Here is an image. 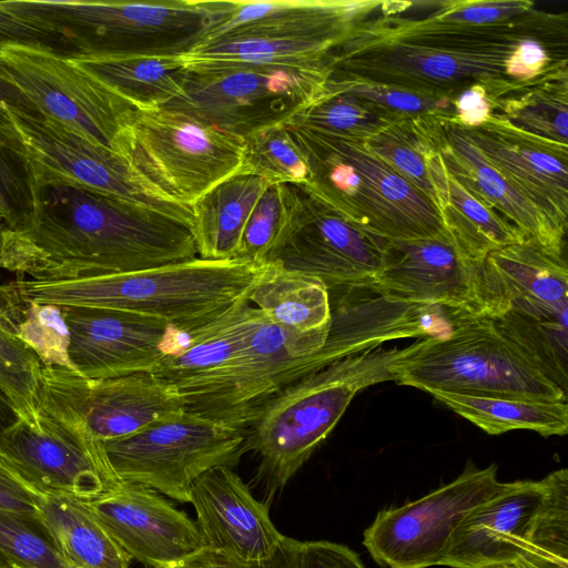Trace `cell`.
<instances>
[{
    "label": "cell",
    "mask_w": 568,
    "mask_h": 568,
    "mask_svg": "<svg viewBox=\"0 0 568 568\" xmlns=\"http://www.w3.org/2000/svg\"><path fill=\"white\" fill-rule=\"evenodd\" d=\"M239 172L257 175L271 184H305L310 179L306 158L286 123L244 138L243 162Z\"/></svg>",
    "instance_id": "38"
},
{
    "label": "cell",
    "mask_w": 568,
    "mask_h": 568,
    "mask_svg": "<svg viewBox=\"0 0 568 568\" xmlns=\"http://www.w3.org/2000/svg\"><path fill=\"white\" fill-rule=\"evenodd\" d=\"M291 202V184H270L264 190L244 226L235 258L254 266L264 264L286 223Z\"/></svg>",
    "instance_id": "42"
},
{
    "label": "cell",
    "mask_w": 568,
    "mask_h": 568,
    "mask_svg": "<svg viewBox=\"0 0 568 568\" xmlns=\"http://www.w3.org/2000/svg\"><path fill=\"white\" fill-rule=\"evenodd\" d=\"M497 473L495 464L478 468L468 462L453 481L415 501L379 511L365 529L363 545L388 568L440 566L464 518L504 487Z\"/></svg>",
    "instance_id": "17"
},
{
    "label": "cell",
    "mask_w": 568,
    "mask_h": 568,
    "mask_svg": "<svg viewBox=\"0 0 568 568\" xmlns=\"http://www.w3.org/2000/svg\"><path fill=\"white\" fill-rule=\"evenodd\" d=\"M0 83L17 103L114 152L126 114L136 109L70 58L38 48H0Z\"/></svg>",
    "instance_id": "15"
},
{
    "label": "cell",
    "mask_w": 568,
    "mask_h": 568,
    "mask_svg": "<svg viewBox=\"0 0 568 568\" xmlns=\"http://www.w3.org/2000/svg\"><path fill=\"white\" fill-rule=\"evenodd\" d=\"M535 8L530 0H449L439 1L430 16L454 22L489 24L517 18Z\"/></svg>",
    "instance_id": "44"
},
{
    "label": "cell",
    "mask_w": 568,
    "mask_h": 568,
    "mask_svg": "<svg viewBox=\"0 0 568 568\" xmlns=\"http://www.w3.org/2000/svg\"><path fill=\"white\" fill-rule=\"evenodd\" d=\"M184 62V94L165 108L243 139L287 123L318 94L332 73L329 60L316 64Z\"/></svg>",
    "instance_id": "11"
},
{
    "label": "cell",
    "mask_w": 568,
    "mask_h": 568,
    "mask_svg": "<svg viewBox=\"0 0 568 568\" xmlns=\"http://www.w3.org/2000/svg\"><path fill=\"white\" fill-rule=\"evenodd\" d=\"M0 320L37 354L43 366L73 371L68 356L69 331L62 306L34 302L0 303Z\"/></svg>",
    "instance_id": "36"
},
{
    "label": "cell",
    "mask_w": 568,
    "mask_h": 568,
    "mask_svg": "<svg viewBox=\"0 0 568 568\" xmlns=\"http://www.w3.org/2000/svg\"><path fill=\"white\" fill-rule=\"evenodd\" d=\"M460 128L491 165L567 231L568 145L523 131L494 115L478 126Z\"/></svg>",
    "instance_id": "24"
},
{
    "label": "cell",
    "mask_w": 568,
    "mask_h": 568,
    "mask_svg": "<svg viewBox=\"0 0 568 568\" xmlns=\"http://www.w3.org/2000/svg\"><path fill=\"white\" fill-rule=\"evenodd\" d=\"M39 515L73 568H129L130 558L87 501L62 495H42Z\"/></svg>",
    "instance_id": "30"
},
{
    "label": "cell",
    "mask_w": 568,
    "mask_h": 568,
    "mask_svg": "<svg viewBox=\"0 0 568 568\" xmlns=\"http://www.w3.org/2000/svg\"><path fill=\"white\" fill-rule=\"evenodd\" d=\"M121 481L190 503L192 483L216 466L234 467L247 448V429L182 410L120 439L102 443Z\"/></svg>",
    "instance_id": "14"
},
{
    "label": "cell",
    "mask_w": 568,
    "mask_h": 568,
    "mask_svg": "<svg viewBox=\"0 0 568 568\" xmlns=\"http://www.w3.org/2000/svg\"><path fill=\"white\" fill-rule=\"evenodd\" d=\"M16 156H17V155H16L13 152L9 151V150L6 148V145H4V143H3V140H2V138H1V135H0V158H1V159H8V158H16Z\"/></svg>",
    "instance_id": "53"
},
{
    "label": "cell",
    "mask_w": 568,
    "mask_h": 568,
    "mask_svg": "<svg viewBox=\"0 0 568 568\" xmlns=\"http://www.w3.org/2000/svg\"><path fill=\"white\" fill-rule=\"evenodd\" d=\"M21 419L9 397L0 389V435Z\"/></svg>",
    "instance_id": "50"
},
{
    "label": "cell",
    "mask_w": 568,
    "mask_h": 568,
    "mask_svg": "<svg viewBox=\"0 0 568 568\" xmlns=\"http://www.w3.org/2000/svg\"><path fill=\"white\" fill-rule=\"evenodd\" d=\"M42 366L37 354L0 320V389L29 423L38 418Z\"/></svg>",
    "instance_id": "41"
},
{
    "label": "cell",
    "mask_w": 568,
    "mask_h": 568,
    "mask_svg": "<svg viewBox=\"0 0 568 568\" xmlns=\"http://www.w3.org/2000/svg\"><path fill=\"white\" fill-rule=\"evenodd\" d=\"M430 173L444 226L465 256L484 262L497 250L527 241L513 223L447 170L439 146L430 159Z\"/></svg>",
    "instance_id": "27"
},
{
    "label": "cell",
    "mask_w": 568,
    "mask_h": 568,
    "mask_svg": "<svg viewBox=\"0 0 568 568\" xmlns=\"http://www.w3.org/2000/svg\"><path fill=\"white\" fill-rule=\"evenodd\" d=\"M0 459L41 495L90 501L122 483L102 443L82 442L40 414L33 423L21 418L0 435Z\"/></svg>",
    "instance_id": "19"
},
{
    "label": "cell",
    "mask_w": 568,
    "mask_h": 568,
    "mask_svg": "<svg viewBox=\"0 0 568 568\" xmlns=\"http://www.w3.org/2000/svg\"><path fill=\"white\" fill-rule=\"evenodd\" d=\"M415 348L376 347L336 361L292 383L247 429L258 476L272 496L282 489L336 426L361 390L395 382L397 363Z\"/></svg>",
    "instance_id": "6"
},
{
    "label": "cell",
    "mask_w": 568,
    "mask_h": 568,
    "mask_svg": "<svg viewBox=\"0 0 568 568\" xmlns=\"http://www.w3.org/2000/svg\"><path fill=\"white\" fill-rule=\"evenodd\" d=\"M323 87L329 91L355 97L374 106L393 121L424 114L454 118V98L448 95L367 81L335 71H332Z\"/></svg>",
    "instance_id": "37"
},
{
    "label": "cell",
    "mask_w": 568,
    "mask_h": 568,
    "mask_svg": "<svg viewBox=\"0 0 568 568\" xmlns=\"http://www.w3.org/2000/svg\"><path fill=\"white\" fill-rule=\"evenodd\" d=\"M260 266L237 258L197 256L136 272L79 280H14L0 285V303L121 310L164 320L187 334L248 302Z\"/></svg>",
    "instance_id": "4"
},
{
    "label": "cell",
    "mask_w": 568,
    "mask_h": 568,
    "mask_svg": "<svg viewBox=\"0 0 568 568\" xmlns=\"http://www.w3.org/2000/svg\"><path fill=\"white\" fill-rule=\"evenodd\" d=\"M448 316L447 333L418 338L397 363L396 384L427 393L567 403L566 387L532 344L501 317L453 308Z\"/></svg>",
    "instance_id": "5"
},
{
    "label": "cell",
    "mask_w": 568,
    "mask_h": 568,
    "mask_svg": "<svg viewBox=\"0 0 568 568\" xmlns=\"http://www.w3.org/2000/svg\"><path fill=\"white\" fill-rule=\"evenodd\" d=\"M248 302L270 321L300 333L329 331L328 288L317 277L267 262L260 266Z\"/></svg>",
    "instance_id": "29"
},
{
    "label": "cell",
    "mask_w": 568,
    "mask_h": 568,
    "mask_svg": "<svg viewBox=\"0 0 568 568\" xmlns=\"http://www.w3.org/2000/svg\"><path fill=\"white\" fill-rule=\"evenodd\" d=\"M286 124L308 165L301 185L356 226L386 241L449 235L436 205L364 140Z\"/></svg>",
    "instance_id": "7"
},
{
    "label": "cell",
    "mask_w": 568,
    "mask_h": 568,
    "mask_svg": "<svg viewBox=\"0 0 568 568\" xmlns=\"http://www.w3.org/2000/svg\"><path fill=\"white\" fill-rule=\"evenodd\" d=\"M0 135L6 148L22 161L37 190L80 187L153 207L193 227L192 209L149 189L122 155L27 105L0 102Z\"/></svg>",
    "instance_id": "12"
},
{
    "label": "cell",
    "mask_w": 568,
    "mask_h": 568,
    "mask_svg": "<svg viewBox=\"0 0 568 568\" xmlns=\"http://www.w3.org/2000/svg\"><path fill=\"white\" fill-rule=\"evenodd\" d=\"M435 399L490 435L527 429L544 437L568 432L567 403L432 390Z\"/></svg>",
    "instance_id": "32"
},
{
    "label": "cell",
    "mask_w": 568,
    "mask_h": 568,
    "mask_svg": "<svg viewBox=\"0 0 568 568\" xmlns=\"http://www.w3.org/2000/svg\"><path fill=\"white\" fill-rule=\"evenodd\" d=\"M334 49L331 44L315 41L220 38L201 42L181 57L186 62L316 64L327 62Z\"/></svg>",
    "instance_id": "35"
},
{
    "label": "cell",
    "mask_w": 568,
    "mask_h": 568,
    "mask_svg": "<svg viewBox=\"0 0 568 568\" xmlns=\"http://www.w3.org/2000/svg\"><path fill=\"white\" fill-rule=\"evenodd\" d=\"M182 410L178 387L152 372L94 379L63 367L41 369L38 414L89 444L131 436Z\"/></svg>",
    "instance_id": "13"
},
{
    "label": "cell",
    "mask_w": 568,
    "mask_h": 568,
    "mask_svg": "<svg viewBox=\"0 0 568 568\" xmlns=\"http://www.w3.org/2000/svg\"><path fill=\"white\" fill-rule=\"evenodd\" d=\"M192 226L74 186L38 189L32 223L3 233L0 267L34 281L130 273L197 257Z\"/></svg>",
    "instance_id": "2"
},
{
    "label": "cell",
    "mask_w": 568,
    "mask_h": 568,
    "mask_svg": "<svg viewBox=\"0 0 568 568\" xmlns=\"http://www.w3.org/2000/svg\"><path fill=\"white\" fill-rule=\"evenodd\" d=\"M0 559L11 568H73L39 514L1 509Z\"/></svg>",
    "instance_id": "40"
},
{
    "label": "cell",
    "mask_w": 568,
    "mask_h": 568,
    "mask_svg": "<svg viewBox=\"0 0 568 568\" xmlns=\"http://www.w3.org/2000/svg\"><path fill=\"white\" fill-rule=\"evenodd\" d=\"M443 116L447 115L424 114L402 119L364 140L376 155L426 195L437 209L430 159L438 146Z\"/></svg>",
    "instance_id": "34"
},
{
    "label": "cell",
    "mask_w": 568,
    "mask_h": 568,
    "mask_svg": "<svg viewBox=\"0 0 568 568\" xmlns=\"http://www.w3.org/2000/svg\"><path fill=\"white\" fill-rule=\"evenodd\" d=\"M204 552L168 568H213L207 561Z\"/></svg>",
    "instance_id": "51"
},
{
    "label": "cell",
    "mask_w": 568,
    "mask_h": 568,
    "mask_svg": "<svg viewBox=\"0 0 568 568\" xmlns=\"http://www.w3.org/2000/svg\"><path fill=\"white\" fill-rule=\"evenodd\" d=\"M38 190L22 161L16 158H0V213L8 230L28 227L34 217Z\"/></svg>",
    "instance_id": "43"
},
{
    "label": "cell",
    "mask_w": 568,
    "mask_h": 568,
    "mask_svg": "<svg viewBox=\"0 0 568 568\" xmlns=\"http://www.w3.org/2000/svg\"><path fill=\"white\" fill-rule=\"evenodd\" d=\"M298 568H365L358 555L345 545L327 540L298 541Z\"/></svg>",
    "instance_id": "46"
},
{
    "label": "cell",
    "mask_w": 568,
    "mask_h": 568,
    "mask_svg": "<svg viewBox=\"0 0 568 568\" xmlns=\"http://www.w3.org/2000/svg\"><path fill=\"white\" fill-rule=\"evenodd\" d=\"M212 21L202 42L265 38L342 45L365 21L386 10L384 0L207 1Z\"/></svg>",
    "instance_id": "21"
},
{
    "label": "cell",
    "mask_w": 568,
    "mask_h": 568,
    "mask_svg": "<svg viewBox=\"0 0 568 568\" xmlns=\"http://www.w3.org/2000/svg\"><path fill=\"white\" fill-rule=\"evenodd\" d=\"M87 504L130 560L146 567L168 568L207 550L194 520L140 484L122 481Z\"/></svg>",
    "instance_id": "22"
},
{
    "label": "cell",
    "mask_w": 568,
    "mask_h": 568,
    "mask_svg": "<svg viewBox=\"0 0 568 568\" xmlns=\"http://www.w3.org/2000/svg\"><path fill=\"white\" fill-rule=\"evenodd\" d=\"M8 229L7 222L3 215L0 213V257L2 253V244H3V233Z\"/></svg>",
    "instance_id": "54"
},
{
    "label": "cell",
    "mask_w": 568,
    "mask_h": 568,
    "mask_svg": "<svg viewBox=\"0 0 568 568\" xmlns=\"http://www.w3.org/2000/svg\"><path fill=\"white\" fill-rule=\"evenodd\" d=\"M392 122L395 121L366 102L322 87L287 123L365 140Z\"/></svg>",
    "instance_id": "39"
},
{
    "label": "cell",
    "mask_w": 568,
    "mask_h": 568,
    "mask_svg": "<svg viewBox=\"0 0 568 568\" xmlns=\"http://www.w3.org/2000/svg\"><path fill=\"white\" fill-rule=\"evenodd\" d=\"M116 152L153 192L191 207L241 170L244 139L176 109H132Z\"/></svg>",
    "instance_id": "10"
},
{
    "label": "cell",
    "mask_w": 568,
    "mask_h": 568,
    "mask_svg": "<svg viewBox=\"0 0 568 568\" xmlns=\"http://www.w3.org/2000/svg\"><path fill=\"white\" fill-rule=\"evenodd\" d=\"M568 568V470L505 483L455 530L440 566Z\"/></svg>",
    "instance_id": "9"
},
{
    "label": "cell",
    "mask_w": 568,
    "mask_h": 568,
    "mask_svg": "<svg viewBox=\"0 0 568 568\" xmlns=\"http://www.w3.org/2000/svg\"><path fill=\"white\" fill-rule=\"evenodd\" d=\"M485 263L505 306L538 324L567 328L568 270L531 242L513 244L490 253Z\"/></svg>",
    "instance_id": "26"
},
{
    "label": "cell",
    "mask_w": 568,
    "mask_h": 568,
    "mask_svg": "<svg viewBox=\"0 0 568 568\" xmlns=\"http://www.w3.org/2000/svg\"><path fill=\"white\" fill-rule=\"evenodd\" d=\"M486 568H538L524 562H507L501 565H495Z\"/></svg>",
    "instance_id": "52"
},
{
    "label": "cell",
    "mask_w": 568,
    "mask_h": 568,
    "mask_svg": "<svg viewBox=\"0 0 568 568\" xmlns=\"http://www.w3.org/2000/svg\"><path fill=\"white\" fill-rule=\"evenodd\" d=\"M298 540L285 537L276 552L267 560L257 564H242L205 550L204 555L213 568H298Z\"/></svg>",
    "instance_id": "49"
},
{
    "label": "cell",
    "mask_w": 568,
    "mask_h": 568,
    "mask_svg": "<svg viewBox=\"0 0 568 568\" xmlns=\"http://www.w3.org/2000/svg\"><path fill=\"white\" fill-rule=\"evenodd\" d=\"M42 495L0 459V509L39 514Z\"/></svg>",
    "instance_id": "47"
},
{
    "label": "cell",
    "mask_w": 568,
    "mask_h": 568,
    "mask_svg": "<svg viewBox=\"0 0 568 568\" xmlns=\"http://www.w3.org/2000/svg\"><path fill=\"white\" fill-rule=\"evenodd\" d=\"M3 2L60 34L73 60L184 55L203 41L212 21L207 1Z\"/></svg>",
    "instance_id": "8"
},
{
    "label": "cell",
    "mask_w": 568,
    "mask_h": 568,
    "mask_svg": "<svg viewBox=\"0 0 568 568\" xmlns=\"http://www.w3.org/2000/svg\"><path fill=\"white\" fill-rule=\"evenodd\" d=\"M270 184L257 175L237 172L191 205L199 257L235 258L247 219Z\"/></svg>",
    "instance_id": "28"
},
{
    "label": "cell",
    "mask_w": 568,
    "mask_h": 568,
    "mask_svg": "<svg viewBox=\"0 0 568 568\" xmlns=\"http://www.w3.org/2000/svg\"><path fill=\"white\" fill-rule=\"evenodd\" d=\"M71 60L136 109L165 108L184 94L181 55Z\"/></svg>",
    "instance_id": "31"
},
{
    "label": "cell",
    "mask_w": 568,
    "mask_h": 568,
    "mask_svg": "<svg viewBox=\"0 0 568 568\" xmlns=\"http://www.w3.org/2000/svg\"><path fill=\"white\" fill-rule=\"evenodd\" d=\"M385 11L365 21L329 54L332 71L454 98L483 84L493 100L529 81L516 51L529 39H568V13L532 8L511 20L476 24Z\"/></svg>",
    "instance_id": "1"
},
{
    "label": "cell",
    "mask_w": 568,
    "mask_h": 568,
    "mask_svg": "<svg viewBox=\"0 0 568 568\" xmlns=\"http://www.w3.org/2000/svg\"><path fill=\"white\" fill-rule=\"evenodd\" d=\"M6 45L38 48L69 57L68 44L60 34L21 17L0 1V48Z\"/></svg>",
    "instance_id": "45"
},
{
    "label": "cell",
    "mask_w": 568,
    "mask_h": 568,
    "mask_svg": "<svg viewBox=\"0 0 568 568\" xmlns=\"http://www.w3.org/2000/svg\"><path fill=\"white\" fill-rule=\"evenodd\" d=\"M0 568H11L8 564H6L2 559H0Z\"/></svg>",
    "instance_id": "55"
},
{
    "label": "cell",
    "mask_w": 568,
    "mask_h": 568,
    "mask_svg": "<svg viewBox=\"0 0 568 568\" xmlns=\"http://www.w3.org/2000/svg\"><path fill=\"white\" fill-rule=\"evenodd\" d=\"M190 503L207 550L242 564L270 559L286 536L271 520L268 506L257 500L229 466L213 467L191 485Z\"/></svg>",
    "instance_id": "23"
},
{
    "label": "cell",
    "mask_w": 568,
    "mask_h": 568,
    "mask_svg": "<svg viewBox=\"0 0 568 568\" xmlns=\"http://www.w3.org/2000/svg\"><path fill=\"white\" fill-rule=\"evenodd\" d=\"M453 121L463 128H475L485 123L493 114V99L479 83L471 84L453 99Z\"/></svg>",
    "instance_id": "48"
},
{
    "label": "cell",
    "mask_w": 568,
    "mask_h": 568,
    "mask_svg": "<svg viewBox=\"0 0 568 568\" xmlns=\"http://www.w3.org/2000/svg\"><path fill=\"white\" fill-rule=\"evenodd\" d=\"M383 311L366 302L332 313L329 331L300 333L270 321L253 306L243 336L216 369L180 384L185 409L248 429L266 404L305 375L336 361L398 339Z\"/></svg>",
    "instance_id": "3"
},
{
    "label": "cell",
    "mask_w": 568,
    "mask_h": 568,
    "mask_svg": "<svg viewBox=\"0 0 568 568\" xmlns=\"http://www.w3.org/2000/svg\"><path fill=\"white\" fill-rule=\"evenodd\" d=\"M439 153L447 170L534 245L564 260L566 232L558 227L513 181L491 165L452 116H443Z\"/></svg>",
    "instance_id": "25"
},
{
    "label": "cell",
    "mask_w": 568,
    "mask_h": 568,
    "mask_svg": "<svg viewBox=\"0 0 568 568\" xmlns=\"http://www.w3.org/2000/svg\"><path fill=\"white\" fill-rule=\"evenodd\" d=\"M528 133L568 145V65L493 100V114Z\"/></svg>",
    "instance_id": "33"
},
{
    "label": "cell",
    "mask_w": 568,
    "mask_h": 568,
    "mask_svg": "<svg viewBox=\"0 0 568 568\" xmlns=\"http://www.w3.org/2000/svg\"><path fill=\"white\" fill-rule=\"evenodd\" d=\"M69 331L68 356L87 378H112L153 372L178 349L184 334L169 322L132 312L62 306Z\"/></svg>",
    "instance_id": "20"
},
{
    "label": "cell",
    "mask_w": 568,
    "mask_h": 568,
    "mask_svg": "<svg viewBox=\"0 0 568 568\" xmlns=\"http://www.w3.org/2000/svg\"><path fill=\"white\" fill-rule=\"evenodd\" d=\"M291 187L286 223L264 264L317 277L328 291L369 290L383 266L387 241L359 229L303 185Z\"/></svg>",
    "instance_id": "16"
},
{
    "label": "cell",
    "mask_w": 568,
    "mask_h": 568,
    "mask_svg": "<svg viewBox=\"0 0 568 568\" xmlns=\"http://www.w3.org/2000/svg\"><path fill=\"white\" fill-rule=\"evenodd\" d=\"M369 290L393 301L439 305L479 316L505 313L485 261L465 256L449 235L387 241L383 266Z\"/></svg>",
    "instance_id": "18"
}]
</instances>
